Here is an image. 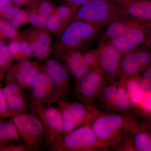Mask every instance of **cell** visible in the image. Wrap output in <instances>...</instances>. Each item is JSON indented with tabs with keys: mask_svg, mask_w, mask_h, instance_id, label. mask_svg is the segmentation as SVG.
I'll list each match as a JSON object with an SVG mask.
<instances>
[{
	"mask_svg": "<svg viewBox=\"0 0 151 151\" xmlns=\"http://www.w3.org/2000/svg\"><path fill=\"white\" fill-rule=\"evenodd\" d=\"M151 62V50L144 44L122 54L120 80L127 81L134 77Z\"/></svg>",
	"mask_w": 151,
	"mask_h": 151,
	"instance_id": "9c48e42d",
	"label": "cell"
},
{
	"mask_svg": "<svg viewBox=\"0 0 151 151\" xmlns=\"http://www.w3.org/2000/svg\"><path fill=\"white\" fill-rule=\"evenodd\" d=\"M123 14L142 24L151 26V0H116Z\"/></svg>",
	"mask_w": 151,
	"mask_h": 151,
	"instance_id": "4fadbf2b",
	"label": "cell"
},
{
	"mask_svg": "<svg viewBox=\"0 0 151 151\" xmlns=\"http://www.w3.org/2000/svg\"><path fill=\"white\" fill-rule=\"evenodd\" d=\"M65 61L66 69L73 76L75 83L91 69L84 60L82 53L75 50L68 52Z\"/></svg>",
	"mask_w": 151,
	"mask_h": 151,
	"instance_id": "2e32d148",
	"label": "cell"
},
{
	"mask_svg": "<svg viewBox=\"0 0 151 151\" xmlns=\"http://www.w3.org/2000/svg\"><path fill=\"white\" fill-rule=\"evenodd\" d=\"M20 11V9L16 7L8 6L4 9V13L6 17L11 21L15 18Z\"/></svg>",
	"mask_w": 151,
	"mask_h": 151,
	"instance_id": "4dcf8cb0",
	"label": "cell"
},
{
	"mask_svg": "<svg viewBox=\"0 0 151 151\" xmlns=\"http://www.w3.org/2000/svg\"><path fill=\"white\" fill-rule=\"evenodd\" d=\"M123 14L116 0H91L77 9L73 20L83 21L102 28Z\"/></svg>",
	"mask_w": 151,
	"mask_h": 151,
	"instance_id": "7a4b0ae2",
	"label": "cell"
},
{
	"mask_svg": "<svg viewBox=\"0 0 151 151\" xmlns=\"http://www.w3.org/2000/svg\"><path fill=\"white\" fill-rule=\"evenodd\" d=\"M38 72L37 68L31 62L24 61L21 63L16 76L19 85L24 88L29 87L34 77Z\"/></svg>",
	"mask_w": 151,
	"mask_h": 151,
	"instance_id": "ac0fdd59",
	"label": "cell"
},
{
	"mask_svg": "<svg viewBox=\"0 0 151 151\" xmlns=\"http://www.w3.org/2000/svg\"><path fill=\"white\" fill-rule=\"evenodd\" d=\"M108 83L101 68H92L75 83L76 93L81 102L94 105Z\"/></svg>",
	"mask_w": 151,
	"mask_h": 151,
	"instance_id": "ba28073f",
	"label": "cell"
},
{
	"mask_svg": "<svg viewBox=\"0 0 151 151\" xmlns=\"http://www.w3.org/2000/svg\"><path fill=\"white\" fill-rule=\"evenodd\" d=\"M144 45L147 46L148 48L151 50V28L150 32H149L147 38V40H146L145 43H144Z\"/></svg>",
	"mask_w": 151,
	"mask_h": 151,
	"instance_id": "60d3db41",
	"label": "cell"
},
{
	"mask_svg": "<svg viewBox=\"0 0 151 151\" xmlns=\"http://www.w3.org/2000/svg\"><path fill=\"white\" fill-rule=\"evenodd\" d=\"M11 0H0V9L9 6Z\"/></svg>",
	"mask_w": 151,
	"mask_h": 151,
	"instance_id": "ab89813d",
	"label": "cell"
},
{
	"mask_svg": "<svg viewBox=\"0 0 151 151\" xmlns=\"http://www.w3.org/2000/svg\"><path fill=\"white\" fill-rule=\"evenodd\" d=\"M3 94H4V96L5 97L6 99L10 97L12 95H13L11 92L9 86H6L4 87L2 90Z\"/></svg>",
	"mask_w": 151,
	"mask_h": 151,
	"instance_id": "f35d334b",
	"label": "cell"
},
{
	"mask_svg": "<svg viewBox=\"0 0 151 151\" xmlns=\"http://www.w3.org/2000/svg\"><path fill=\"white\" fill-rule=\"evenodd\" d=\"M150 122H151V120H150Z\"/></svg>",
	"mask_w": 151,
	"mask_h": 151,
	"instance_id": "f6af8a7d",
	"label": "cell"
},
{
	"mask_svg": "<svg viewBox=\"0 0 151 151\" xmlns=\"http://www.w3.org/2000/svg\"><path fill=\"white\" fill-rule=\"evenodd\" d=\"M62 1H64L69 5L78 8V6L84 5L91 0H62Z\"/></svg>",
	"mask_w": 151,
	"mask_h": 151,
	"instance_id": "e575fe53",
	"label": "cell"
},
{
	"mask_svg": "<svg viewBox=\"0 0 151 151\" xmlns=\"http://www.w3.org/2000/svg\"><path fill=\"white\" fill-rule=\"evenodd\" d=\"M13 122L24 142L25 151H37L42 145L47 132L38 116L28 113H19Z\"/></svg>",
	"mask_w": 151,
	"mask_h": 151,
	"instance_id": "3957f363",
	"label": "cell"
},
{
	"mask_svg": "<svg viewBox=\"0 0 151 151\" xmlns=\"http://www.w3.org/2000/svg\"><path fill=\"white\" fill-rule=\"evenodd\" d=\"M19 139V134L14 123H0V141Z\"/></svg>",
	"mask_w": 151,
	"mask_h": 151,
	"instance_id": "ffe728a7",
	"label": "cell"
},
{
	"mask_svg": "<svg viewBox=\"0 0 151 151\" xmlns=\"http://www.w3.org/2000/svg\"><path fill=\"white\" fill-rule=\"evenodd\" d=\"M94 105L103 112L129 113L132 102L124 86L118 83H108Z\"/></svg>",
	"mask_w": 151,
	"mask_h": 151,
	"instance_id": "52a82bcc",
	"label": "cell"
},
{
	"mask_svg": "<svg viewBox=\"0 0 151 151\" xmlns=\"http://www.w3.org/2000/svg\"><path fill=\"white\" fill-rule=\"evenodd\" d=\"M137 23L139 22L131 19L123 14L106 26L100 37L99 46L110 42L113 39L122 35Z\"/></svg>",
	"mask_w": 151,
	"mask_h": 151,
	"instance_id": "9a60e30c",
	"label": "cell"
},
{
	"mask_svg": "<svg viewBox=\"0 0 151 151\" xmlns=\"http://www.w3.org/2000/svg\"><path fill=\"white\" fill-rule=\"evenodd\" d=\"M25 0H11V1L17 5H21L25 2Z\"/></svg>",
	"mask_w": 151,
	"mask_h": 151,
	"instance_id": "b9f144b4",
	"label": "cell"
},
{
	"mask_svg": "<svg viewBox=\"0 0 151 151\" xmlns=\"http://www.w3.org/2000/svg\"><path fill=\"white\" fill-rule=\"evenodd\" d=\"M105 150L89 124L84 125L63 135L52 144L51 150L57 151Z\"/></svg>",
	"mask_w": 151,
	"mask_h": 151,
	"instance_id": "277c9868",
	"label": "cell"
},
{
	"mask_svg": "<svg viewBox=\"0 0 151 151\" xmlns=\"http://www.w3.org/2000/svg\"><path fill=\"white\" fill-rule=\"evenodd\" d=\"M10 53L13 55H15L20 52V43L14 41L11 42L8 48Z\"/></svg>",
	"mask_w": 151,
	"mask_h": 151,
	"instance_id": "8d00e7d4",
	"label": "cell"
},
{
	"mask_svg": "<svg viewBox=\"0 0 151 151\" xmlns=\"http://www.w3.org/2000/svg\"><path fill=\"white\" fill-rule=\"evenodd\" d=\"M140 85L143 91H151V64L145 70L140 80Z\"/></svg>",
	"mask_w": 151,
	"mask_h": 151,
	"instance_id": "d4e9b609",
	"label": "cell"
},
{
	"mask_svg": "<svg viewBox=\"0 0 151 151\" xmlns=\"http://www.w3.org/2000/svg\"><path fill=\"white\" fill-rule=\"evenodd\" d=\"M89 125L105 150L120 148L134 129V119L129 113L100 111Z\"/></svg>",
	"mask_w": 151,
	"mask_h": 151,
	"instance_id": "6da1fadb",
	"label": "cell"
},
{
	"mask_svg": "<svg viewBox=\"0 0 151 151\" xmlns=\"http://www.w3.org/2000/svg\"><path fill=\"white\" fill-rule=\"evenodd\" d=\"M134 137L133 142L136 149L140 151H151V139L144 132H140Z\"/></svg>",
	"mask_w": 151,
	"mask_h": 151,
	"instance_id": "7402d4cb",
	"label": "cell"
},
{
	"mask_svg": "<svg viewBox=\"0 0 151 151\" xmlns=\"http://www.w3.org/2000/svg\"><path fill=\"white\" fill-rule=\"evenodd\" d=\"M142 101L144 107L151 111V91L147 92L146 95H144Z\"/></svg>",
	"mask_w": 151,
	"mask_h": 151,
	"instance_id": "d590c367",
	"label": "cell"
},
{
	"mask_svg": "<svg viewBox=\"0 0 151 151\" xmlns=\"http://www.w3.org/2000/svg\"><path fill=\"white\" fill-rule=\"evenodd\" d=\"M62 23L58 16L54 14L50 15L47 18L46 26L50 31L55 32L59 29Z\"/></svg>",
	"mask_w": 151,
	"mask_h": 151,
	"instance_id": "4316f807",
	"label": "cell"
},
{
	"mask_svg": "<svg viewBox=\"0 0 151 151\" xmlns=\"http://www.w3.org/2000/svg\"><path fill=\"white\" fill-rule=\"evenodd\" d=\"M32 52L30 45L24 41L20 43V52H22L26 56H29L31 55Z\"/></svg>",
	"mask_w": 151,
	"mask_h": 151,
	"instance_id": "d6a6232c",
	"label": "cell"
},
{
	"mask_svg": "<svg viewBox=\"0 0 151 151\" xmlns=\"http://www.w3.org/2000/svg\"><path fill=\"white\" fill-rule=\"evenodd\" d=\"M58 108L62 114L64 122L63 135L90 124L100 111L93 104L81 102L71 103L60 101Z\"/></svg>",
	"mask_w": 151,
	"mask_h": 151,
	"instance_id": "5b68a950",
	"label": "cell"
},
{
	"mask_svg": "<svg viewBox=\"0 0 151 151\" xmlns=\"http://www.w3.org/2000/svg\"><path fill=\"white\" fill-rule=\"evenodd\" d=\"M127 84V91L129 95L131 102L134 103L141 102L144 97L143 90L141 88L139 83L137 82L135 79L132 78L128 79Z\"/></svg>",
	"mask_w": 151,
	"mask_h": 151,
	"instance_id": "44dd1931",
	"label": "cell"
},
{
	"mask_svg": "<svg viewBox=\"0 0 151 151\" xmlns=\"http://www.w3.org/2000/svg\"><path fill=\"white\" fill-rule=\"evenodd\" d=\"M99 67L104 71L109 83H116L120 76L122 54L110 42L98 46Z\"/></svg>",
	"mask_w": 151,
	"mask_h": 151,
	"instance_id": "8fae6325",
	"label": "cell"
},
{
	"mask_svg": "<svg viewBox=\"0 0 151 151\" xmlns=\"http://www.w3.org/2000/svg\"><path fill=\"white\" fill-rule=\"evenodd\" d=\"M1 30L6 37L9 38H13L16 36L17 33L15 28L12 27L11 24L4 22H0Z\"/></svg>",
	"mask_w": 151,
	"mask_h": 151,
	"instance_id": "83f0119b",
	"label": "cell"
},
{
	"mask_svg": "<svg viewBox=\"0 0 151 151\" xmlns=\"http://www.w3.org/2000/svg\"><path fill=\"white\" fill-rule=\"evenodd\" d=\"M11 92L13 95H21L19 87L15 84H12L9 86Z\"/></svg>",
	"mask_w": 151,
	"mask_h": 151,
	"instance_id": "74e56055",
	"label": "cell"
},
{
	"mask_svg": "<svg viewBox=\"0 0 151 151\" xmlns=\"http://www.w3.org/2000/svg\"><path fill=\"white\" fill-rule=\"evenodd\" d=\"M28 20V16H27L26 12L24 11L21 10L15 18L12 20L16 21L18 22L20 25H21L25 23Z\"/></svg>",
	"mask_w": 151,
	"mask_h": 151,
	"instance_id": "1f68e13d",
	"label": "cell"
},
{
	"mask_svg": "<svg viewBox=\"0 0 151 151\" xmlns=\"http://www.w3.org/2000/svg\"><path fill=\"white\" fill-rule=\"evenodd\" d=\"M7 105L14 111H23L26 106V103L23 96L12 95L7 98Z\"/></svg>",
	"mask_w": 151,
	"mask_h": 151,
	"instance_id": "603a6c76",
	"label": "cell"
},
{
	"mask_svg": "<svg viewBox=\"0 0 151 151\" xmlns=\"http://www.w3.org/2000/svg\"><path fill=\"white\" fill-rule=\"evenodd\" d=\"M26 1H30V0H25Z\"/></svg>",
	"mask_w": 151,
	"mask_h": 151,
	"instance_id": "ee69618b",
	"label": "cell"
},
{
	"mask_svg": "<svg viewBox=\"0 0 151 151\" xmlns=\"http://www.w3.org/2000/svg\"><path fill=\"white\" fill-rule=\"evenodd\" d=\"M32 105L45 127L50 141L54 144L63 135L64 122L61 112L58 108L45 107L32 99Z\"/></svg>",
	"mask_w": 151,
	"mask_h": 151,
	"instance_id": "30bf717a",
	"label": "cell"
},
{
	"mask_svg": "<svg viewBox=\"0 0 151 151\" xmlns=\"http://www.w3.org/2000/svg\"><path fill=\"white\" fill-rule=\"evenodd\" d=\"M102 28L90 23L74 20L63 32L61 42L65 50H75L94 40Z\"/></svg>",
	"mask_w": 151,
	"mask_h": 151,
	"instance_id": "8992f818",
	"label": "cell"
},
{
	"mask_svg": "<svg viewBox=\"0 0 151 151\" xmlns=\"http://www.w3.org/2000/svg\"><path fill=\"white\" fill-rule=\"evenodd\" d=\"M0 30H1V23H0Z\"/></svg>",
	"mask_w": 151,
	"mask_h": 151,
	"instance_id": "7bdbcfd3",
	"label": "cell"
},
{
	"mask_svg": "<svg viewBox=\"0 0 151 151\" xmlns=\"http://www.w3.org/2000/svg\"><path fill=\"white\" fill-rule=\"evenodd\" d=\"M151 26L139 23L130 28L126 32L110 42L122 54L144 44Z\"/></svg>",
	"mask_w": 151,
	"mask_h": 151,
	"instance_id": "7c38bea8",
	"label": "cell"
},
{
	"mask_svg": "<svg viewBox=\"0 0 151 151\" xmlns=\"http://www.w3.org/2000/svg\"><path fill=\"white\" fill-rule=\"evenodd\" d=\"M50 43V37L47 34L44 32L39 34L36 40L30 44L35 56L39 60L45 59L49 53Z\"/></svg>",
	"mask_w": 151,
	"mask_h": 151,
	"instance_id": "d6986e66",
	"label": "cell"
},
{
	"mask_svg": "<svg viewBox=\"0 0 151 151\" xmlns=\"http://www.w3.org/2000/svg\"><path fill=\"white\" fill-rule=\"evenodd\" d=\"M45 71L54 83L59 98L67 94L70 89L69 72L66 68L54 60H49L45 66Z\"/></svg>",
	"mask_w": 151,
	"mask_h": 151,
	"instance_id": "5bb4252c",
	"label": "cell"
},
{
	"mask_svg": "<svg viewBox=\"0 0 151 151\" xmlns=\"http://www.w3.org/2000/svg\"><path fill=\"white\" fill-rule=\"evenodd\" d=\"M32 99L43 104L53 103L59 99L57 91L51 78L31 89Z\"/></svg>",
	"mask_w": 151,
	"mask_h": 151,
	"instance_id": "e0dca14e",
	"label": "cell"
},
{
	"mask_svg": "<svg viewBox=\"0 0 151 151\" xmlns=\"http://www.w3.org/2000/svg\"><path fill=\"white\" fill-rule=\"evenodd\" d=\"M10 57V53L8 48L3 42L0 41V65L7 62Z\"/></svg>",
	"mask_w": 151,
	"mask_h": 151,
	"instance_id": "f1b7e54d",
	"label": "cell"
},
{
	"mask_svg": "<svg viewBox=\"0 0 151 151\" xmlns=\"http://www.w3.org/2000/svg\"><path fill=\"white\" fill-rule=\"evenodd\" d=\"M82 54L84 60L91 69L99 67V50L98 48L85 52Z\"/></svg>",
	"mask_w": 151,
	"mask_h": 151,
	"instance_id": "cb8c5ba5",
	"label": "cell"
},
{
	"mask_svg": "<svg viewBox=\"0 0 151 151\" xmlns=\"http://www.w3.org/2000/svg\"><path fill=\"white\" fill-rule=\"evenodd\" d=\"M53 10V6L48 1H44L42 2L39 8V14L44 16L48 17Z\"/></svg>",
	"mask_w": 151,
	"mask_h": 151,
	"instance_id": "f546056e",
	"label": "cell"
},
{
	"mask_svg": "<svg viewBox=\"0 0 151 151\" xmlns=\"http://www.w3.org/2000/svg\"><path fill=\"white\" fill-rule=\"evenodd\" d=\"M7 103L3 94L2 90L0 89V113L4 114L7 111Z\"/></svg>",
	"mask_w": 151,
	"mask_h": 151,
	"instance_id": "836d02e7",
	"label": "cell"
},
{
	"mask_svg": "<svg viewBox=\"0 0 151 151\" xmlns=\"http://www.w3.org/2000/svg\"><path fill=\"white\" fill-rule=\"evenodd\" d=\"M47 18L40 14L32 13L28 15V20L37 27L44 28L46 26Z\"/></svg>",
	"mask_w": 151,
	"mask_h": 151,
	"instance_id": "484cf974",
	"label": "cell"
}]
</instances>
